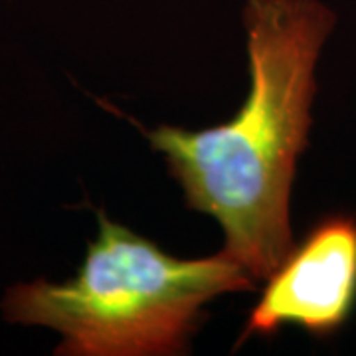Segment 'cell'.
Instances as JSON below:
<instances>
[{"label": "cell", "mask_w": 356, "mask_h": 356, "mask_svg": "<svg viewBox=\"0 0 356 356\" xmlns=\"http://www.w3.org/2000/svg\"><path fill=\"white\" fill-rule=\"evenodd\" d=\"M252 88L234 119L147 131L186 204L224 229V254L266 280L293 248L289 198L309 140L318 54L334 14L318 0H248Z\"/></svg>", "instance_id": "1"}, {"label": "cell", "mask_w": 356, "mask_h": 356, "mask_svg": "<svg viewBox=\"0 0 356 356\" xmlns=\"http://www.w3.org/2000/svg\"><path fill=\"white\" fill-rule=\"evenodd\" d=\"M99 229L72 280L20 283L4 297L13 323L62 332L56 355H182L222 293L250 291L254 277L220 252L178 259L97 210Z\"/></svg>", "instance_id": "2"}, {"label": "cell", "mask_w": 356, "mask_h": 356, "mask_svg": "<svg viewBox=\"0 0 356 356\" xmlns=\"http://www.w3.org/2000/svg\"><path fill=\"white\" fill-rule=\"evenodd\" d=\"M356 307V218L331 214L293 243L250 313L240 343L299 327L325 339L343 329Z\"/></svg>", "instance_id": "3"}]
</instances>
